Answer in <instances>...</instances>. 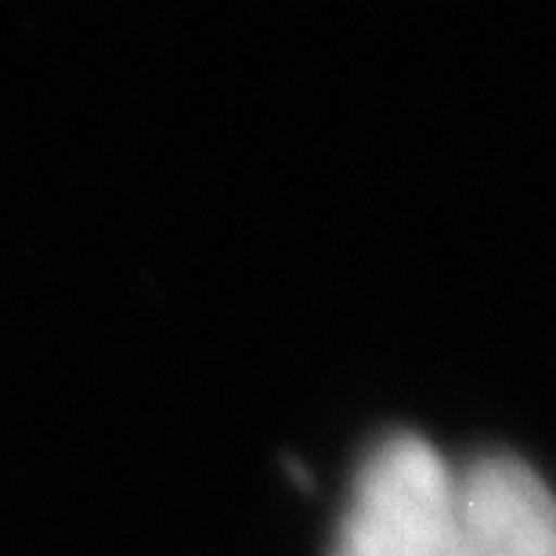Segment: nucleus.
Returning <instances> with one entry per match:
<instances>
[{
	"label": "nucleus",
	"mask_w": 556,
	"mask_h": 556,
	"mask_svg": "<svg viewBox=\"0 0 556 556\" xmlns=\"http://www.w3.org/2000/svg\"><path fill=\"white\" fill-rule=\"evenodd\" d=\"M455 556H556L546 484L514 455L455 470Z\"/></svg>",
	"instance_id": "f03ea898"
},
{
	"label": "nucleus",
	"mask_w": 556,
	"mask_h": 556,
	"mask_svg": "<svg viewBox=\"0 0 556 556\" xmlns=\"http://www.w3.org/2000/svg\"><path fill=\"white\" fill-rule=\"evenodd\" d=\"M332 556H455V470L419 433L362 463Z\"/></svg>",
	"instance_id": "f257e3e1"
}]
</instances>
